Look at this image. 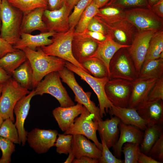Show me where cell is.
I'll list each match as a JSON object with an SVG mask.
<instances>
[{
	"label": "cell",
	"mask_w": 163,
	"mask_h": 163,
	"mask_svg": "<svg viewBox=\"0 0 163 163\" xmlns=\"http://www.w3.org/2000/svg\"><path fill=\"white\" fill-rule=\"evenodd\" d=\"M159 58L163 59V32L161 31L155 33L151 39L144 61Z\"/></svg>",
	"instance_id": "obj_32"
},
{
	"label": "cell",
	"mask_w": 163,
	"mask_h": 163,
	"mask_svg": "<svg viewBox=\"0 0 163 163\" xmlns=\"http://www.w3.org/2000/svg\"><path fill=\"white\" fill-rule=\"evenodd\" d=\"M27 59L24 52L23 50L17 49L0 58V67L11 76L14 70Z\"/></svg>",
	"instance_id": "obj_27"
},
{
	"label": "cell",
	"mask_w": 163,
	"mask_h": 163,
	"mask_svg": "<svg viewBox=\"0 0 163 163\" xmlns=\"http://www.w3.org/2000/svg\"><path fill=\"white\" fill-rule=\"evenodd\" d=\"M160 100H163V76L157 79L150 92L147 102Z\"/></svg>",
	"instance_id": "obj_42"
},
{
	"label": "cell",
	"mask_w": 163,
	"mask_h": 163,
	"mask_svg": "<svg viewBox=\"0 0 163 163\" xmlns=\"http://www.w3.org/2000/svg\"><path fill=\"white\" fill-rule=\"evenodd\" d=\"M148 156L160 163L163 161V133L152 146L148 153Z\"/></svg>",
	"instance_id": "obj_40"
},
{
	"label": "cell",
	"mask_w": 163,
	"mask_h": 163,
	"mask_svg": "<svg viewBox=\"0 0 163 163\" xmlns=\"http://www.w3.org/2000/svg\"><path fill=\"white\" fill-rule=\"evenodd\" d=\"M3 84L0 83V96L1 95L3 88Z\"/></svg>",
	"instance_id": "obj_57"
},
{
	"label": "cell",
	"mask_w": 163,
	"mask_h": 163,
	"mask_svg": "<svg viewBox=\"0 0 163 163\" xmlns=\"http://www.w3.org/2000/svg\"><path fill=\"white\" fill-rule=\"evenodd\" d=\"M23 13L12 6L8 0H2L0 8V37L13 46L20 38Z\"/></svg>",
	"instance_id": "obj_2"
},
{
	"label": "cell",
	"mask_w": 163,
	"mask_h": 163,
	"mask_svg": "<svg viewBox=\"0 0 163 163\" xmlns=\"http://www.w3.org/2000/svg\"><path fill=\"white\" fill-rule=\"evenodd\" d=\"M130 46L121 44L115 41L110 37L108 36L104 40L98 42L96 51L90 57H95L101 61L109 71L110 62L115 53L120 49L128 48Z\"/></svg>",
	"instance_id": "obj_23"
},
{
	"label": "cell",
	"mask_w": 163,
	"mask_h": 163,
	"mask_svg": "<svg viewBox=\"0 0 163 163\" xmlns=\"http://www.w3.org/2000/svg\"><path fill=\"white\" fill-rule=\"evenodd\" d=\"M11 76L23 88L28 90L32 89L33 71L27 59L14 70Z\"/></svg>",
	"instance_id": "obj_29"
},
{
	"label": "cell",
	"mask_w": 163,
	"mask_h": 163,
	"mask_svg": "<svg viewBox=\"0 0 163 163\" xmlns=\"http://www.w3.org/2000/svg\"><path fill=\"white\" fill-rule=\"evenodd\" d=\"M11 77L3 69L0 67V83H4Z\"/></svg>",
	"instance_id": "obj_53"
},
{
	"label": "cell",
	"mask_w": 163,
	"mask_h": 163,
	"mask_svg": "<svg viewBox=\"0 0 163 163\" xmlns=\"http://www.w3.org/2000/svg\"><path fill=\"white\" fill-rule=\"evenodd\" d=\"M81 64L87 72L97 78L108 77L110 79L109 71L105 64L94 57L88 58Z\"/></svg>",
	"instance_id": "obj_31"
},
{
	"label": "cell",
	"mask_w": 163,
	"mask_h": 163,
	"mask_svg": "<svg viewBox=\"0 0 163 163\" xmlns=\"http://www.w3.org/2000/svg\"><path fill=\"white\" fill-rule=\"evenodd\" d=\"M108 113L111 116H115L123 123L135 126L144 131L147 123L139 114L134 109L117 107L113 105Z\"/></svg>",
	"instance_id": "obj_24"
},
{
	"label": "cell",
	"mask_w": 163,
	"mask_h": 163,
	"mask_svg": "<svg viewBox=\"0 0 163 163\" xmlns=\"http://www.w3.org/2000/svg\"><path fill=\"white\" fill-rule=\"evenodd\" d=\"M119 128L120 134L118 139L112 147L114 155L120 159L124 144L126 142L140 144L142 140L144 131L135 126L125 124L121 121Z\"/></svg>",
	"instance_id": "obj_17"
},
{
	"label": "cell",
	"mask_w": 163,
	"mask_h": 163,
	"mask_svg": "<svg viewBox=\"0 0 163 163\" xmlns=\"http://www.w3.org/2000/svg\"><path fill=\"white\" fill-rule=\"evenodd\" d=\"M29 61L33 73L32 89L44 77L53 72H58L65 67L66 61L57 57L47 55L40 47L36 50L28 48L23 50Z\"/></svg>",
	"instance_id": "obj_1"
},
{
	"label": "cell",
	"mask_w": 163,
	"mask_h": 163,
	"mask_svg": "<svg viewBox=\"0 0 163 163\" xmlns=\"http://www.w3.org/2000/svg\"><path fill=\"white\" fill-rule=\"evenodd\" d=\"M120 119L115 116H111L110 119H107L98 122L97 129L100 137H102L110 149L114 145L117 141L120 134L119 125Z\"/></svg>",
	"instance_id": "obj_25"
},
{
	"label": "cell",
	"mask_w": 163,
	"mask_h": 163,
	"mask_svg": "<svg viewBox=\"0 0 163 163\" xmlns=\"http://www.w3.org/2000/svg\"><path fill=\"white\" fill-rule=\"evenodd\" d=\"M66 0H48L49 10H53L60 8L66 4Z\"/></svg>",
	"instance_id": "obj_48"
},
{
	"label": "cell",
	"mask_w": 163,
	"mask_h": 163,
	"mask_svg": "<svg viewBox=\"0 0 163 163\" xmlns=\"http://www.w3.org/2000/svg\"><path fill=\"white\" fill-rule=\"evenodd\" d=\"M102 144V154L98 160L100 163H122L123 161L113 155L109 150L104 139L100 137Z\"/></svg>",
	"instance_id": "obj_41"
},
{
	"label": "cell",
	"mask_w": 163,
	"mask_h": 163,
	"mask_svg": "<svg viewBox=\"0 0 163 163\" xmlns=\"http://www.w3.org/2000/svg\"><path fill=\"white\" fill-rule=\"evenodd\" d=\"M113 4L125 8L143 6L150 7L147 0H115Z\"/></svg>",
	"instance_id": "obj_43"
},
{
	"label": "cell",
	"mask_w": 163,
	"mask_h": 163,
	"mask_svg": "<svg viewBox=\"0 0 163 163\" xmlns=\"http://www.w3.org/2000/svg\"><path fill=\"white\" fill-rule=\"evenodd\" d=\"M44 8L35 9L29 12L23 13L21 26V33L31 34L34 31L41 33L48 31L46 25L43 20Z\"/></svg>",
	"instance_id": "obj_22"
},
{
	"label": "cell",
	"mask_w": 163,
	"mask_h": 163,
	"mask_svg": "<svg viewBox=\"0 0 163 163\" xmlns=\"http://www.w3.org/2000/svg\"><path fill=\"white\" fill-rule=\"evenodd\" d=\"M93 0H80L73 8L72 13L69 17L70 28L75 27L86 8Z\"/></svg>",
	"instance_id": "obj_38"
},
{
	"label": "cell",
	"mask_w": 163,
	"mask_h": 163,
	"mask_svg": "<svg viewBox=\"0 0 163 163\" xmlns=\"http://www.w3.org/2000/svg\"><path fill=\"white\" fill-rule=\"evenodd\" d=\"M73 136L72 149L69 153L75 158L87 156L97 160L99 159L101 155L102 150L94 143L91 142L83 135L76 134Z\"/></svg>",
	"instance_id": "obj_19"
},
{
	"label": "cell",
	"mask_w": 163,
	"mask_h": 163,
	"mask_svg": "<svg viewBox=\"0 0 163 163\" xmlns=\"http://www.w3.org/2000/svg\"><path fill=\"white\" fill-rule=\"evenodd\" d=\"M155 30H148L139 33L130 46L128 48L138 75L145 61L150 40L155 32Z\"/></svg>",
	"instance_id": "obj_12"
},
{
	"label": "cell",
	"mask_w": 163,
	"mask_h": 163,
	"mask_svg": "<svg viewBox=\"0 0 163 163\" xmlns=\"http://www.w3.org/2000/svg\"></svg>",
	"instance_id": "obj_60"
},
{
	"label": "cell",
	"mask_w": 163,
	"mask_h": 163,
	"mask_svg": "<svg viewBox=\"0 0 163 163\" xmlns=\"http://www.w3.org/2000/svg\"><path fill=\"white\" fill-rule=\"evenodd\" d=\"M58 72L62 82L73 92L75 101L84 106L93 115L94 120H97L98 122L102 120L99 107L91 99V93L90 91L85 92L83 90L76 81L74 72L66 67Z\"/></svg>",
	"instance_id": "obj_7"
},
{
	"label": "cell",
	"mask_w": 163,
	"mask_h": 163,
	"mask_svg": "<svg viewBox=\"0 0 163 163\" xmlns=\"http://www.w3.org/2000/svg\"><path fill=\"white\" fill-rule=\"evenodd\" d=\"M9 3L25 13L38 8L48 9V0H8Z\"/></svg>",
	"instance_id": "obj_34"
},
{
	"label": "cell",
	"mask_w": 163,
	"mask_h": 163,
	"mask_svg": "<svg viewBox=\"0 0 163 163\" xmlns=\"http://www.w3.org/2000/svg\"><path fill=\"white\" fill-rule=\"evenodd\" d=\"M56 33L49 31L35 35L21 33L20 39L13 47L17 50H23L26 48H28L32 50H36L38 47L51 44L52 41L49 38L53 37Z\"/></svg>",
	"instance_id": "obj_21"
},
{
	"label": "cell",
	"mask_w": 163,
	"mask_h": 163,
	"mask_svg": "<svg viewBox=\"0 0 163 163\" xmlns=\"http://www.w3.org/2000/svg\"><path fill=\"white\" fill-rule=\"evenodd\" d=\"M3 120L0 117V126L2 123V122Z\"/></svg>",
	"instance_id": "obj_59"
},
{
	"label": "cell",
	"mask_w": 163,
	"mask_h": 163,
	"mask_svg": "<svg viewBox=\"0 0 163 163\" xmlns=\"http://www.w3.org/2000/svg\"><path fill=\"white\" fill-rule=\"evenodd\" d=\"M15 144L5 138L0 136V149L2 156L0 163H9L11 161V156L15 151Z\"/></svg>",
	"instance_id": "obj_39"
},
{
	"label": "cell",
	"mask_w": 163,
	"mask_h": 163,
	"mask_svg": "<svg viewBox=\"0 0 163 163\" xmlns=\"http://www.w3.org/2000/svg\"><path fill=\"white\" fill-rule=\"evenodd\" d=\"M14 122L10 118L3 120L0 126V136L20 145L18 132Z\"/></svg>",
	"instance_id": "obj_35"
},
{
	"label": "cell",
	"mask_w": 163,
	"mask_h": 163,
	"mask_svg": "<svg viewBox=\"0 0 163 163\" xmlns=\"http://www.w3.org/2000/svg\"><path fill=\"white\" fill-rule=\"evenodd\" d=\"M71 11L66 4L57 10L46 9L43 19L46 25L48 31L60 33L68 30L70 29L69 17Z\"/></svg>",
	"instance_id": "obj_13"
},
{
	"label": "cell",
	"mask_w": 163,
	"mask_h": 163,
	"mask_svg": "<svg viewBox=\"0 0 163 163\" xmlns=\"http://www.w3.org/2000/svg\"><path fill=\"white\" fill-rule=\"evenodd\" d=\"M143 131L140 148L141 152L147 155L163 132V124H148Z\"/></svg>",
	"instance_id": "obj_28"
},
{
	"label": "cell",
	"mask_w": 163,
	"mask_h": 163,
	"mask_svg": "<svg viewBox=\"0 0 163 163\" xmlns=\"http://www.w3.org/2000/svg\"><path fill=\"white\" fill-rule=\"evenodd\" d=\"M116 38L120 43H125L127 41V37L125 33L122 30L119 29L117 30L114 33Z\"/></svg>",
	"instance_id": "obj_52"
},
{
	"label": "cell",
	"mask_w": 163,
	"mask_h": 163,
	"mask_svg": "<svg viewBox=\"0 0 163 163\" xmlns=\"http://www.w3.org/2000/svg\"><path fill=\"white\" fill-rule=\"evenodd\" d=\"M140 151V144L132 142H126L124 144L122 152L124 155L125 163H137V158Z\"/></svg>",
	"instance_id": "obj_36"
},
{
	"label": "cell",
	"mask_w": 163,
	"mask_h": 163,
	"mask_svg": "<svg viewBox=\"0 0 163 163\" xmlns=\"http://www.w3.org/2000/svg\"><path fill=\"white\" fill-rule=\"evenodd\" d=\"M99 12V8L93 0L81 15L75 30V33L82 34L87 30L92 19Z\"/></svg>",
	"instance_id": "obj_33"
},
{
	"label": "cell",
	"mask_w": 163,
	"mask_h": 163,
	"mask_svg": "<svg viewBox=\"0 0 163 163\" xmlns=\"http://www.w3.org/2000/svg\"><path fill=\"white\" fill-rule=\"evenodd\" d=\"M120 12V10L116 8L108 7L99 9V12L106 16H112L118 14Z\"/></svg>",
	"instance_id": "obj_47"
},
{
	"label": "cell",
	"mask_w": 163,
	"mask_h": 163,
	"mask_svg": "<svg viewBox=\"0 0 163 163\" xmlns=\"http://www.w3.org/2000/svg\"><path fill=\"white\" fill-rule=\"evenodd\" d=\"M99 8L104 5L109 0H93Z\"/></svg>",
	"instance_id": "obj_55"
},
{
	"label": "cell",
	"mask_w": 163,
	"mask_h": 163,
	"mask_svg": "<svg viewBox=\"0 0 163 163\" xmlns=\"http://www.w3.org/2000/svg\"><path fill=\"white\" fill-rule=\"evenodd\" d=\"M118 50L114 55L109 64L110 79L118 78L133 81L138 77L133 61L129 52Z\"/></svg>",
	"instance_id": "obj_8"
},
{
	"label": "cell",
	"mask_w": 163,
	"mask_h": 163,
	"mask_svg": "<svg viewBox=\"0 0 163 163\" xmlns=\"http://www.w3.org/2000/svg\"><path fill=\"white\" fill-rule=\"evenodd\" d=\"M98 126V121L94 120L93 115L85 107L82 112L75 118L73 124L64 134L83 135L91 140L102 150V144L99 141L96 134Z\"/></svg>",
	"instance_id": "obj_9"
},
{
	"label": "cell",
	"mask_w": 163,
	"mask_h": 163,
	"mask_svg": "<svg viewBox=\"0 0 163 163\" xmlns=\"http://www.w3.org/2000/svg\"><path fill=\"white\" fill-rule=\"evenodd\" d=\"M35 95L34 89L21 98L16 104L14 110L16 116L14 123L17 129L20 144L24 146L26 144L28 133L26 131L24 124L30 108V102L32 98Z\"/></svg>",
	"instance_id": "obj_15"
},
{
	"label": "cell",
	"mask_w": 163,
	"mask_h": 163,
	"mask_svg": "<svg viewBox=\"0 0 163 163\" xmlns=\"http://www.w3.org/2000/svg\"><path fill=\"white\" fill-rule=\"evenodd\" d=\"M163 101L147 102L136 110L147 124H163Z\"/></svg>",
	"instance_id": "obj_26"
},
{
	"label": "cell",
	"mask_w": 163,
	"mask_h": 163,
	"mask_svg": "<svg viewBox=\"0 0 163 163\" xmlns=\"http://www.w3.org/2000/svg\"><path fill=\"white\" fill-rule=\"evenodd\" d=\"M30 91L11 77L3 83L0 96V117L10 119L14 122V110L17 102Z\"/></svg>",
	"instance_id": "obj_4"
},
{
	"label": "cell",
	"mask_w": 163,
	"mask_h": 163,
	"mask_svg": "<svg viewBox=\"0 0 163 163\" xmlns=\"http://www.w3.org/2000/svg\"><path fill=\"white\" fill-rule=\"evenodd\" d=\"M17 50L14 48L12 45L0 37V58L8 53L13 52Z\"/></svg>",
	"instance_id": "obj_44"
},
{
	"label": "cell",
	"mask_w": 163,
	"mask_h": 163,
	"mask_svg": "<svg viewBox=\"0 0 163 163\" xmlns=\"http://www.w3.org/2000/svg\"><path fill=\"white\" fill-rule=\"evenodd\" d=\"M87 30L90 31L100 32L103 34L104 32L103 26L94 17L89 23Z\"/></svg>",
	"instance_id": "obj_45"
},
{
	"label": "cell",
	"mask_w": 163,
	"mask_h": 163,
	"mask_svg": "<svg viewBox=\"0 0 163 163\" xmlns=\"http://www.w3.org/2000/svg\"><path fill=\"white\" fill-rule=\"evenodd\" d=\"M58 134L56 130L36 128L28 133L27 141L36 153L43 154L54 146Z\"/></svg>",
	"instance_id": "obj_11"
},
{
	"label": "cell",
	"mask_w": 163,
	"mask_h": 163,
	"mask_svg": "<svg viewBox=\"0 0 163 163\" xmlns=\"http://www.w3.org/2000/svg\"><path fill=\"white\" fill-rule=\"evenodd\" d=\"M159 0H147V1L150 7Z\"/></svg>",
	"instance_id": "obj_56"
},
{
	"label": "cell",
	"mask_w": 163,
	"mask_h": 163,
	"mask_svg": "<svg viewBox=\"0 0 163 163\" xmlns=\"http://www.w3.org/2000/svg\"><path fill=\"white\" fill-rule=\"evenodd\" d=\"M85 107L78 103L68 107H58L53 110L52 114L59 128L64 132L72 126L75 118L82 112Z\"/></svg>",
	"instance_id": "obj_20"
},
{
	"label": "cell",
	"mask_w": 163,
	"mask_h": 163,
	"mask_svg": "<svg viewBox=\"0 0 163 163\" xmlns=\"http://www.w3.org/2000/svg\"><path fill=\"white\" fill-rule=\"evenodd\" d=\"M137 162L139 163H160L141 151L139 153Z\"/></svg>",
	"instance_id": "obj_49"
},
{
	"label": "cell",
	"mask_w": 163,
	"mask_h": 163,
	"mask_svg": "<svg viewBox=\"0 0 163 163\" xmlns=\"http://www.w3.org/2000/svg\"><path fill=\"white\" fill-rule=\"evenodd\" d=\"M80 0H66V4L72 10Z\"/></svg>",
	"instance_id": "obj_54"
},
{
	"label": "cell",
	"mask_w": 163,
	"mask_h": 163,
	"mask_svg": "<svg viewBox=\"0 0 163 163\" xmlns=\"http://www.w3.org/2000/svg\"><path fill=\"white\" fill-rule=\"evenodd\" d=\"M65 67L78 75L81 78L87 82L96 94L99 102L100 115L102 118L108 113L113 104L106 94L104 88L110 79L108 77L96 78L69 62L66 61Z\"/></svg>",
	"instance_id": "obj_6"
},
{
	"label": "cell",
	"mask_w": 163,
	"mask_h": 163,
	"mask_svg": "<svg viewBox=\"0 0 163 163\" xmlns=\"http://www.w3.org/2000/svg\"><path fill=\"white\" fill-rule=\"evenodd\" d=\"M154 11L160 17H163V0H159L152 6Z\"/></svg>",
	"instance_id": "obj_50"
},
{
	"label": "cell",
	"mask_w": 163,
	"mask_h": 163,
	"mask_svg": "<svg viewBox=\"0 0 163 163\" xmlns=\"http://www.w3.org/2000/svg\"><path fill=\"white\" fill-rule=\"evenodd\" d=\"M73 163H97L98 160L87 156H83L78 158H75Z\"/></svg>",
	"instance_id": "obj_51"
},
{
	"label": "cell",
	"mask_w": 163,
	"mask_h": 163,
	"mask_svg": "<svg viewBox=\"0 0 163 163\" xmlns=\"http://www.w3.org/2000/svg\"><path fill=\"white\" fill-rule=\"evenodd\" d=\"M127 18L139 29L144 30L158 28L161 24L158 17L150 10L135 8L126 12Z\"/></svg>",
	"instance_id": "obj_16"
},
{
	"label": "cell",
	"mask_w": 163,
	"mask_h": 163,
	"mask_svg": "<svg viewBox=\"0 0 163 163\" xmlns=\"http://www.w3.org/2000/svg\"><path fill=\"white\" fill-rule=\"evenodd\" d=\"M132 87V82L111 78L106 84L107 97L113 106L128 107Z\"/></svg>",
	"instance_id": "obj_10"
},
{
	"label": "cell",
	"mask_w": 163,
	"mask_h": 163,
	"mask_svg": "<svg viewBox=\"0 0 163 163\" xmlns=\"http://www.w3.org/2000/svg\"><path fill=\"white\" fill-rule=\"evenodd\" d=\"M75 34L78 38H74L72 50L73 56L80 64L91 56L96 51L98 42L88 36L84 33Z\"/></svg>",
	"instance_id": "obj_18"
},
{
	"label": "cell",
	"mask_w": 163,
	"mask_h": 163,
	"mask_svg": "<svg viewBox=\"0 0 163 163\" xmlns=\"http://www.w3.org/2000/svg\"><path fill=\"white\" fill-rule=\"evenodd\" d=\"M75 30V27H72L66 32L56 33L53 36L51 44L40 48L47 55L60 58L87 72L75 59L72 53V45Z\"/></svg>",
	"instance_id": "obj_3"
},
{
	"label": "cell",
	"mask_w": 163,
	"mask_h": 163,
	"mask_svg": "<svg viewBox=\"0 0 163 163\" xmlns=\"http://www.w3.org/2000/svg\"><path fill=\"white\" fill-rule=\"evenodd\" d=\"M58 72H53L46 75L34 89L35 94H49L59 102L60 106L68 107L75 105L63 85Z\"/></svg>",
	"instance_id": "obj_5"
},
{
	"label": "cell",
	"mask_w": 163,
	"mask_h": 163,
	"mask_svg": "<svg viewBox=\"0 0 163 163\" xmlns=\"http://www.w3.org/2000/svg\"><path fill=\"white\" fill-rule=\"evenodd\" d=\"M163 76V59L159 58L145 61L138 77L158 79Z\"/></svg>",
	"instance_id": "obj_30"
},
{
	"label": "cell",
	"mask_w": 163,
	"mask_h": 163,
	"mask_svg": "<svg viewBox=\"0 0 163 163\" xmlns=\"http://www.w3.org/2000/svg\"><path fill=\"white\" fill-rule=\"evenodd\" d=\"M58 136L54 145L56 152L59 154H68L72 149L73 135L58 134Z\"/></svg>",
	"instance_id": "obj_37"
},
{
	"label": "cell",
	"mask_w": 163,
	"mask_h": 163,
	"mask_svg": "<svg viewBox=\"0 0 163 163\" xmlns=\"http://www.w3.org/2000/svg\"><path fill=\"white\" fill-rule=\"evenodd\" d=\"M158 79L138 78L132 81L128 107L137 110L146 104L150 92Z\"/></svg>",
	"instance_id": "obj_14"
},
{
	"label": "cell",
	"mask_w": 163,
	"mask_h": 163,
	"mask_svg": "<svg viewBox=\"0 0 163 163\" xmlns=\"http://www.w3.org/2000/svg\"><path fill=\"white\" fill-rule=\"evenodd\" d=\"M2 1V0H0V7H1V4ZM1 25V20H0V31Z\"/></svg>",
	"instance_id": "obj_58"
},
{
	"label": "cell",
	"mask_w": 163,
	"mask_h": 163,
	"mask_svg": "<svg viewBox=\"0 0 163 163\" xmlns=\"http://www.w3.org/2000/svg\"><path fill=\"white\" fill-rule=\"evenodd\" d=\"M84 33L88 36L97 42L102 41L106 38V37L104 36V34L100 32L92 31L87 30Z\"/></svg>",
	"instance_id": "obj_46"
}]
</instances>
